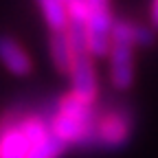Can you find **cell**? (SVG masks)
Instances as JSON below:
<instances>
[{"instance_id":"8","label":"cell","mask_w":158,"mask_h":158,"mask_svg":"<svg viewBox=\"0 0 158 158\" xmlns=\"http://www.w3.org/2000/svg\"><path fill=\"white\" fill-rule=\"evenodd\" d=\"M46 27L51 29V33H59V31H68L70 27V15L68 9L62 0H35Z\"/></svg>"},{"instance_id":"11","label":"cell","mask_w":158,"mask_h":158,"mask_svg":"<svg viewBox=\"0 0 158 158\" xmlns=\"http://www.w3.org/2000/svg\"><path fill=\"white\" fill-rule=\"evenodd\" d=\"M149 22H152V29L158 31V0H152V7H149Z\"/></svg>"},{"instance_id":"1","label":"cell","mask_w":158,"mask_h":158,"mask_svg":"<svg viewBox=\"0 0 158 158\" xmlns=\"http://www.w3.org/2000/svg\"><path fill=\"white\" fill-rule=\"evenodd\" d=\"M99 116V106L88 103L75 92H66L57 99L55 110L48 114L53 134L66 147H92L94 125Z\"/></svg>"},{"instance_id":"12","label":"cell","mask_w":158,"mask_h":158,"mask_svg":"<svg viewBox=\"0 0 158 158\" xmlns=\"http://www.w3.org/2000/svg\"><path fill=\"white\" fill-rule=\"evenodd\" d=\"M62 2H64V5H68V2H70V0H62Z\"/></svg>"},{"instance_id":"10","label":"cell","mask_w":158,"mask_h":158,"mask_svg":"<svg viewBox=\"0 0 158 158\" xmlns=\"http://www.w3.org/2000/svg\"><path fill=\"white\" fill-rule=\"evenodd\" d=\"M90 5V13H106V11H112L110 9V0H88Z\"/></svg>"},{"instance_id":"5","label":"cell","mask_w":158,"mask_h":158,"mask_svg":"<svg viewBox=\"0 0 158 158\" xmlns=\"http://www.w3.org/2000/svg\"><path fill=\"white\" fill-rule=\"evenodd\" d=\"M0 64L15 77H27L33 70V59L27 48L7 33H0Z\"/></svg>"},{"instance_id":"4","label":"cell","mask_w":158,"mask_h":158,"mask_svg":"<svg viewBox=\"0 0 158 158\" xmlns=\"http://www.w3.org/2000/svg\"><path fill=\"white\" fill-rule=\"evenodd\" d=\"M110 84L116 90H130L134 86V46L112 42L110 48Z\"/></svg>"},{"instance_id":"6","label":"cell","mask_w":158,"mask_h":158,"mask_svg":"<svg viewBox=\"0 0 158 158\" xmlns=\"http://www.w3.org/2000/svg\"><path fill=\"white\" fill-rule=\"evenodd\" d=\"M112 42H123L130 46H152L156 42V31L152 27L145 24H138L132 22V20H123V18H116L114 20V27H112Z\"/></svg>"},{"instance_id":"9","label":"cell","mask_w":158,"mask_h":158,"mask_svg":"<svg viewBox=\"0 0 158 158\" xmlns=\"http://www.w3.org/2000/svg\"><path fill=\"white\" fill-rule=\"evenodd\" d=\"M68 15H70V22H79V24H86L88 27V20H90V5L88 0H70L66 5Z\"/></svg>"},{"instance_id":"3","label":"cell","mask_w":158,"mask_h":158,"mask_svg":"<svg viewBox=\"0 0 158 158\" xmlns=\"http://www.w3.org/2000/svg\"><path fill=\"white\" fill-rule=\"evenodd\" d=\"M70 92L81 97L88 103H97L99 99V77L90 51H77L70 70Z\"/></svg>"},{"instance_id":"2","label":"cell","mask_w":158,"mask_h":158,"mask_svg":"<svg viewBox=\"0 0 158 158\" xmlns=\"http://www.w3.org/2000/svg\"><path fill=\"white\" fill-rule=\"evenodd\" d=\"M134 116L123 106H112L101 110L99 108L92 147L97 149H121L132 136Z\"/></svg>"},{"instance_id":"7","label":"cell","mask_w":158,"mask_h":158,"mask_svg":"<svg viewBox=\"0 0 158 158\" xmlns=\"http://www.w3.org/2000/svg\"><path fill=\"white\" fill-rule=\"evenodd\" d=\"M48 55H51V62L57 73L70 75L73 62H75V51H73V44H70L66 31L48 35Z\"/></svg>"}]
</instances>
